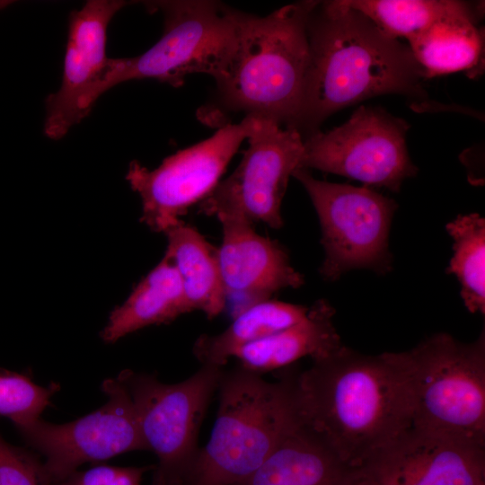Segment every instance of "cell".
Here are the masks:
<instances>
[{"label": "cell", "mask_w": 485, "mask_h": 485, "mask_svg": "<svg viewBox=\"0 0 485 485\" xmlns=\"http://www.w3.org/2000/svg\"><path fill=\"white\" fill-rule=\"evenodd\" d=\"M297 421L343 463L363 469L411 427L401 378L384 353L365 355L341 344L293 369Z\"/></svg>", "instance_id": "cell-1"}, {"label": "cell", "mask_w": 485, "mask_h": 485, "mask_svg": "<svg viewBox=\"0 0 485 485\" xmlns=\"http://www.w3.org/2000/svg\"><path fill=\"white\" fill-rule=\"evenodd\" d=\"M309 62L294 125L302 135L341 109L384 94L428 97L409 46L343 0L319 2L307 22Z\"/></svg>", "instance_id": "cell-2"}, {"label": "cell", "mask_w": 485, "mask_h": 485, "mask_svg": "<svg viewBox=\"0 0 485 485\" xmlns=\"http://www.w3.org/2000/svg\"><path fill=\"white\" fill-rule=\"evenodd\" d=\"M318 1L285 5L260 17L241 12L236 48L216 81L221 111L244 112L293 128L309 62L307 22Z\"/></svg>", "instance_id": "cell-3"}, {"label": "cell", "mask_w": 485, "mask_h": 485, "mask_svg": "<svg viewBox=\"0 0 485 485\" xmlns=\"http://www.w3.org/2000/svg\"><path fill=\"white\" fill-rule=\"evenodd\" d=\"M293 369L276 382L239 366L218 383L216 419L183 485H234L255 472L295 423Z\"/></svg>", "instance_id": "cell-4"}, {"label": "cell", "mask_w": 485, "mask_h": 485, "mask_svg": "<svg viewBox=\"0 0 485 485\" xmlns=\"http://www.w3.org/2000/svg\"><path fill=\"white\" fill-rule=\"evenodd\" d=\"M384 354L403 383L411 427L485 446L484 331L468 343L441 332Z\"/></svg>", "instance_id": "cell-5"}, {"label": "cell", "mask_w": 485, "mask_h": 485, "mask_svg": "<svg viewBox=\"0 0 485 485\" xmlns=\"http://www.w3.org/2000/svg\"><path fill=\"white\" fill-rule=\"evenodd\" d=\"M146 7L162 12V37L143 54L109 59L90 96L92 108L109 89L130 80L156 79L179 87L192 74L209 75L216 82L225 75L236 48L241 12L202 0L154 1Z\"/></svg>", "instance_id": "cell-6"}, {"label": "cell", "mask_w": 485, "mask_h": 485, "mask_svg": "<svg viewBox=\"0 0 485 485\" xmlns=\"http://www.w3.org/2000/svg\"><path fill=\"white\" fill-rule=\"evenodd\" d=\"M223 369L201 366L176 384L129 369L118 375L131 396L147 450L158 460L152 485H183L198 454L199 428Z\"/></svg>", "instance_id": "cell-7"}, {"label": "cell", "mask_w": 485, "mask_h": 485, "mask_svg": "<svg viewBox=\"0 0 485 485\" xmlns=\"http://www.w3.org/2000/svg\"><path fill=\"white\" fill-rule=\"evenodd\" d=\"M317 213L324 259L322 278L335 281L357 269L385 274L392 269L389 233L397 203L368 186L315 179L307 169L293 172Z\"/></svg>", "instance_id": "cell-8"}, {"label": "cell", "mask_w": 485, "mask_h": 485, "mask_svg": "<svg viewBox=\"0 0 485 485\" xmlns=\"http://www.w3.org/2000/svg\"><path fill=\"white\" fill-rule=\"evenodd\" d=\"M251 117L249 146L235 170L198 204V212L231 217L273 229L283 225L281 204L288 180L299 168L304 139L294 128Z\"/></svg>", "instance_id": "cell-9"}, {"label": "cell", "mask_w": 485, "mask_h": 485, "mask_svg": "<svg viewBox=\"0 0 485 485\" xmlns=\"http://www.w3.org/2000/svg\"><path fill=\"white\" fill-rule=\"evenodd\" d=\"M410 125L379 107L360 106L341 126L304 139L299 168L354 179L398 192L418 172L406 145Z\"/></svg>", "instance_id": "cell-10"}, {"label": "cell", "mask_w": 485, "mask_h": 485, "mask_svg": "<svg viewBox=\"0 0 485 485\" xmlns=\"http://www.w3.org/2000/svg\"><path fill=\"white\" fill-rule=\"evenodd\" d=\"M251 129V117L245 116L240 123L221 126L210 137L166 157L155 169L131 162L126 178L141 198V221L160 233L181 221L190 207L217 185Z\"/></svg>", "instance_id": "cell-11"}, {"label": "cell", "mask_w": 485, "mask_h": 485, "mask_svg": "<svg viewBox=\"0 0 485 485\" xmlns=\"http://www.w3.org/2000/svg\"><path fill=\"white\" fill-rule=\"evenodd\" d=\"M101 389L106 403L74 421L54 424L40 418L15 427L28 448L41 458L49 484L84 463L147 450L125 384L118 377L108 378Z\"/></svg>", "instance_id": "cell-12"}, {"label": "cell", "mask_w": 485, "mask_h": 485, "mask_svg": "<svg viewBox=\"0 0 485 485\" xmlns=\"http://www.w3.org/2000/svg\"><path fill=\"white\" fill-rule=\"evenodd\" d=\"M127 4L121 0H90L70 13L61 85L46 100L44 133L48 138H62L91 111L90 96L110 59L108 26Z\"/></svg>", "instance_id": "cell-13"}, {"label": "cell", "mask_w": 485, "mask_h": 485, "mask_svg": "<svg viewBox=\"0 0 485 485\" xmlns=\"http://www.w3.org/2000/svg\"><path fill=\"white\" fill-rule=\"evenodd\" d=\"M362 470L374 485H485V446L410 427Z\"/></svg>", "instance_id": "cell-14"}, {"label": "cell", "mask_w": 485, "mask_h": 485, "mask_svg": "<svg viewBox=\"0 0 485 485\" xmlns=\"http://www.w3.org/2000/svg\"><path fill=\"white\" fill-rule=\"evenodd\" d=\"M218 220L223 233L218 261L233 319L283 289L304 285V276L291 265L281 243L258 234L246 220Z\"/></svg>", "instance_id": "cell-15"}, {"label": "cell", "mask_w": 485, "mask_h": 485, "mask_svg": "<svg viewBox=\"0 0 485 485\" xmlns=\"http://www.w3.org/2000/svg\"><path fill=\"white\" fill-rule=\"evenodd\" d=\"M234 485H373L296 419L265 462Z\"/></svg>", "instance_id": "cell-16"}, {"label": "cell", "mask_w": 485, "mask_h": 485, "mask_svg": "<svg viewBox=\"0 0 485 485\" xmlns=\"http://www.w3.org/2000/svg\"><path fill=\"white\" fill-rule=\"evenodd\" d=\"M334 314L327 300H317L302 321L241 348L233 357L239 366L262 375L304 357L314 359L326 355L342 344L333 324Z\"/></svg>", "instance_id": "cell-17"}, {"label": "cell", "mask_w": 485, "mask_h": 485, "mask_svg": "<svg viewBox=\"0 0 485 485\" xmlns=\"http://www.w3.org/2000/svg\"><path fill=\"white\" fill-rule=\"evenodd\" d=\"M163 234L167 238L164 255L178 272L190 311H200L208 319L222 313L226 306V294L217 248L183 221Z\"/></svg>", "instance_id": "cell-18"}, {"label": "cell", "mask_w": 485, "mask_h": 485, "mask_svg": "<svg viewBox=\"0 0 485 485\" xmlns=\"http://www.w3.org/2000/svg\"><path fill=\"white\" fill-rule=\"evenodd\" d=\"M188 313L190 311L178 272L164 255L127 300L110 313L101 337L107 343H114L140 329L169 323Z\"/></svg>", "instance_id": "cell-19"}, {"label": "cell", "mask_w": 485, "mask_h": 485, "mask_svg": "<svg viewBox=\"0 0 485 485\" xmlns=\"http://www.w3.org/2000/svg\"><path fill=\"white\" fill-rule=\"evenodd\" d=\"M308 310L273 299L257 303L235 316L220 333L198 336L192 353L201 366L224 367L238 349L299 322Z\"/></svg>", "instance_id": "cell-20"}, {"label": "cell", "mask_w": 485, "mask_h": 485, "mask_svg": "<svg viewBox=\"0 0 485 485\" xmlns=\"http://www.w3.org/2000/svg\"><path fill=\"white\" fill-rule=\"evenodd\" d=\"M477 20L450 18L437 22L407 40L425 77L468 70L475 75L483 56V32Z\"/></svg>", "instance_id": "cell-21"}, {"label": "cell", "mask_w": 485, "mask_h": 485, "mask_svg": "<svg viewBox=\"0 0 485 485\" xmlns=\"http://www.w3.org/2000/svg\"><path fill=\"white\" fill-rule=\"evenodd\" d=\"M369 18L384 34L409 39L450 18L478 19L471 4L455 0H343Z\"/></svg>", "instance_id": "cell-22"}, {"label": "cell", "mask_w": 485, "mask_h": 485, "mask_svg": "<svg viewBox=\"0 0 485 485\" xmlns=\"http://www.w3.org/2000/svg\"><path fill=\"white\" fill-rule=\"evenodd\" d=\"M453 257L447 272L461 285V296L472 313H485V219L478 213L459 215L446 225Z\"/></svg>", "instance_id": "cell-23"}, {"label": "cell", "mask_w": 485, "mask_h": 485, "mask_svg": "<svg viewBox=\"0 0 485 485\" xmlns=\"http://www.w3.org/2000/svg\"><path fill=\"white\" fill-rule=\"evenodd\" d=\"M60 385L35 384L30 375L0 368V416L18 427L40 419Z\"/></svg>", "instance_id": "cell-24"}, {"label": "cell", "mask_w": 485, "mask_h": 485, "mask_svg": "<svg viewBox=\"0 0 485 485\" xmlns=\"http://www.w3.org/2000/svg\"><path fill=\"white\" fill-rule=\"evenodd\" d=\"M0 485H49L41 458L30 448L9 444L1 435Z\"/></svg>", "instance_id": "cell-25"}, {"label": "cell", "mask_w": 485, "mask_h": 485, "mask_svg": "<svg viewBox=\"0 0 485 485\" xmlns=\"http://www.w3.org/2000/svg\"><path fill=\"white\" fill-rule=\"evenodd\" d=\"M154 468V465L124 467L101 464L84 471L75 470L49 485H140L145 473Z\"/></svg>", "instance_id": "cell-26"}]
</instances>
